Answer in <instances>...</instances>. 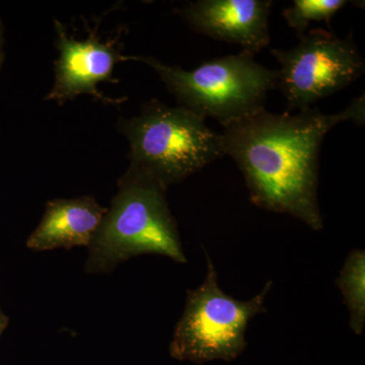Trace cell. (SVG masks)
Masks as SVG:
<instances>
[{"label":"cell","instance_id":"1","mask_svg":"<svg viewBox=\"0 0 365 365\" xmlns=\"http://www.w3.org/2000/svg\"><path fill=\"white\" fill-rule=\"evenodd\" d=\"M364 95L343 111L317 108L275 114L262 109L223 127L225 155L241 170L255 205L324 228L318 201L319 160L327 133L341 122L364 125Z\"/></svg>","mask_w":365,"mask_h":365},{"label":"cell","instance_id":"2","mask_svg":"<svg viewBox=\"0 0 365 365\" xmlns=\"http://www.w3.org/2000/svg\"><path fill=\"white\" fill-rule=\"evenodd\" d=\"M165 192L160 182L130 165L88 246V272H106L143 254L187 263Z\"/></svg>","mask_w":365,"mask_h":365},{"label":"cell","instance_id":"3","mask_svg":"<svg viewBox=\"0 0 365 365\" xmlns=\"http://www.w3.org/2000/svg\"><path fill=\"white\" fill-rule=\"evenodd\" d=\"M157 72L181 107L223 127L265 109L269 91L277 88L278 71L241 52L206 61L192 71L150 56H128Z\"/></svg>","mask_w":365,"mask_h":365},{"label":"cell","instance_id":"4","mask_svg":"<svg viewBox=\"0 0 365 365\" xmlns=\"http://www.w3.org/2000/svg\"><path fill=\"white\" fill-rule=\"evenodd\" d=\"M122 127L130 144L131 167L165 188L225 157L222 134L182 107L151 101Z\"/></svg>","mask_w":365,"mask_h":365},{"label":"cell","instance_id":"5","mask_svg":"<svg viewBox=\"0 0 365 365\" xmlns=\"http://www.w3.org/2000/svg\"><path fill=\"white\" fill-rule=\"evenodd\" d=\"M207 271L202 284L187 292L186 306L178 322L170 344L173 359L202 364L213 360L232 361L246 349L250 321L267 313L265 300L273 287L269 280L260 292L249 300L225 294L218 274L204 249Z\"/></svg>","mask_w":365,"mask_h":365},{"label":"cell","instance_id":"6","mask_svg":"<svg viewBox=\"0 0 365 365\" xmlns=\"http://www.w3.org/2000/svg\"><path fill=\"white\" fill-rule=\"evenodd\" d=\"M279 63L277 86L288 113L306 111L319 100L344 90L364 73V57L352 34L340 38L329 30H309L289 50L271 49Z\"/></svg>","mask_w":365,"mask_h":365},{"label":"cell","instance_id":"7","mask_svg":"<svg viewBox=\"0 0 365 365\" xmlns=\"http://www.w3.org/2000/svg\"><path fill=\"white\" fill-rule=\"evenodd\" d=\"M59 58L55 62V83L46 101L59 105L79 95H90L108 104H117V100L106 97L98 90L101 83H116L112 78L118 62L128 61L121 54L117 40L102 43L91 32L88 39L78 41L68 37L64 26L55 21Z\"/></svg>","mask_w":365,"mask_h":365},{"label":"cell","instance_id":"8","mask_svg":"<svg viewBox=\"0 0 365 365\" xmlns=\"http://www.w3.org/2000/svg\"><path fill=\"white\" fill-rule=\"evenodd\" d=\"M271 0H197L177 14L192 30L212 39L241 46L255 57L270 43Z\"/></svg>","mask_w":365,"mask_h":365},{"label":"cell","instance_id":"9","mask_svg":"<svg viewBox=\"0 0 365 365\" xmlns=\"http://www.w3.org/2000/svg\"><path fill=\"white\" fill-rule=\"evenodd\" d=\"M106 212L91 197L49 201L26 246L34 251L88 247Z\"/></svg>","mask_w":365,"mask_h":365},{"label":"cell","instance_id":"10","mask_svg":"<svg viewBox=\"0 0 365 365\" xmlns=\"http://www.w3.org/2000/svg\"><path fill=\"white\" fill-rule=\"evenodd\" d=\"M335 283L349 311L350 329L355 335H361L365 326L364 250L354 249L349 252Z\"/></svg>","mask_w":365,"mask_h":365},{"label":"cell","instance_id":"11","mask_svg":"<svg viewBox=\"0 0 365 365\" xmlns=\"http://www.w3.org/2000/svg\"><path fill=\"white\" fill-rule=\"evenodd\" d=\"M347 4L346 0H294L292 6L283 11V16L299 39L312 21H325L330 26L333 16Z\"/></svg>","mask_w":365,"mask_h":365},{"label":"cell","instance_id":"12","mask_svg":"<svg viewBox=\"0 0 365 365\" xmlns=\"http://www.w3.org/2000/svg\"><path fill=\"white\" fill-rule=\"evenodd\" d=\"M4 325H6V319H4V316L0 313V334H1L2 330H4Z\"/></svg>","mask_w":365,"mask_h":365}]
</instances>
